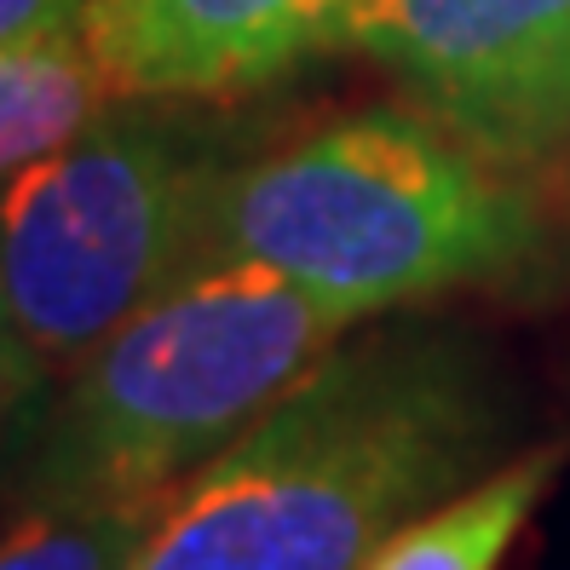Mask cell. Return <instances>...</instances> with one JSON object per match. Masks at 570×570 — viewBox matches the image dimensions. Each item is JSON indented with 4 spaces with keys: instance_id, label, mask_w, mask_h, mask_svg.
Listing matches in <instances>:
<instances>
[{
    "instance_id": "obj_3",
    "label": "cell",
    "mask_w": 570,
    "mask_h": 570,
    "mask_svg": "<svg viewBox=\"0 0 570 570\" xmlns=\"http://www.w3.org/2000/svg\"><path fill=\"white\" fill-rule=\"evenodd\" d=\"M346 328V312L272 265H196L63 375L23 461V501H167L306 381Z\"/></svg>"
},
{
    "instance_id": "obj_11",
    "label": "cell",
    "mask_w": 570,
    "mask_h": 570,
    "mask_svg": "<svg viewBox=\"0 0 570 570\" xmlns=\"http://www.w3.org/2000/svg\"><path fill=\"white\" fill-rule=\"evenodd\" d=\"M36 386H41V375H36V363L23 357L18 334H12V317H7V299H0V415H7L18 397H29Z\"/></svg>"
},
{
    "instance_id": "obj_7",
    "label": "cell",
    "mask_w": 570,
    "mask_h": 570,
    "mask_svg": "<svg viewBox=\"0 0 570 570\" xmlns=\"http://www.w3.org/2000/svg\"><path fill=\"white\" fill-rule=\"evenodd\" d=\"M559 461H564L559 444H535V450L508 455L484 479L444 495L439 508H426L397 535H386V548L363 570H501L508 548L519 542V530L553 490Z\"/></svg>"
},
{
    "instance_id": "obj_5",
    "label": "cell",
    "mask_w": 570,
    "mask_h": 570,
    "mask_svg": "<svg viewBox=\"0 0 570 570\" xmlns=\"http://www.w3.org/2000/svg\"><path fill=\"white\" fill-rule=\"evenodd\" d=\"M346 47L501 167L570 145V0H357Z\"/></svg>"
},
{
    "instance_id": "obj_4",
    "label": "cell",
    "mask_w": 570,
    "mask_h": 570,
    "mask_svg": "<svg viewBox=\"0 0 570 570\" xmlns=\"http://www.w3.org/2000/svg\"><path fill=\"white\" fill-rule=\"evenodd\" d=\"M219 167L185 127L116 98L0 179V299L41 381L203 265Z\"/></svg>"
},
{
    "instance_id": "obj_2",
    "label": "cell",
    "mask_w": 570,
    "mask_h": 570,
    "mask_svg": "<svg viewBox=\"0 0 570 570\" xmlns=\"http://www.w3.org/2000/svg\"><path fill=\"white\" fill-rule=\"evenodd\" d=\"M530 248L535 219L508 167L404 105L219 167L203 230V265H272L352 323L501 277Z\"/></svg>"
},
{
    "instance_id": "obj_8",
    "label": "cell",
    "mask_w": 570,
    "mask_h": 570,
    "mask_svg": "<svg viewBox=\"0 0 570 570\" xmlns=\"http://www.w3.org/2000/svg\"><path fill=\"white\" fill-rule=\"evenodd\" d=\"M110 105L116 92L92 63L81 29L0 47V179L36 161L41 150L76 139Z\"/></svg>"
},
{
    "instance_id": "obj_9",
    "label": "cell",
    "mask_w": 570,
    "mask_h": 570,
    "mask_svg": "<svg viewBox=\"0 0 570 570\" xmlns=\"http://www.w3.org/2000/svg\"><path fill=\"white\" fill-rule=\"evenodd\" d=\"M161 501H70L29 508L0 535V570H127Z\"/></svg>"
},
{
    "instance_id": "obj_1",
    "label": "cell",
    "mask_w": 570,
    "mask_h": 570,
    "mask_svg": "<svg viewBox=\"0 0 570 570\" xmlns=\"http://www.w3.org/2000/svg\"><path fill=\"white\" fill-rule=\"evenodd\" d=\"M508 444L513 392L473 341L375 328L167 495L127 570H363Z\"/></svg>"
},
{
    "instance_id": "obj_10",
    "label": "cell",
    "mask_w": 570,
    "mask_h": 570,
    "mask_svg": "<svg viewBox=\"0 0 570 570\" xmlns=\"http://www.w3.org/2000/svg\"><path fill=\"white\" fill-rule=\"evenodd\" d=\"M87 0H0V47L47 41L63 29H81Z\"/></svg>"
},
{
    "instance_id": "obj_6",
    "label": "cell",
    "mask_w": 570,
    "mask_h": 570,
    "mask_svg": "<svg viewBox=\"0 0 570 570\" xmlns=\"http://www.w3.org/2000/svg\"><path fill=\"white\" fill-rule=\"evenodd\" d=\"M357 0H87L81 41L116 98H219L323 47H346Z\"/></svg>"
}]
</instances>
